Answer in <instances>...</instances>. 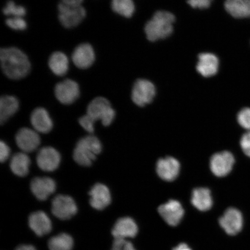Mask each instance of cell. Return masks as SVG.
<instances>
[{
	"label": "cell",
	"instance_id": "32",
	"mask_svg": "<svg viewBox=\"0 0 250 250\" xmlns=\"http://www.w3.org/2000/svg\"><path fill=\"white\" fill-rule=\"evenodd\" d=\"M95 123L96 122L87 114L83 115L79 119V123L81 126L90 133H92L95 131Z\"/></svg>",
	"mask_w": 250,
	"mask_h": 250
},
{
	"label": "cell",
	"instance_id": "6",
	"mask_svg": "<svg viewBox=\"0 0 250 250\" xmlns=\"http://www.w3.org/2000/svg\"><path fill=\"white\" fill-rule=\"evenodd\" d=\"M51 210L52 214L59 220H67L77 213L78 207L71 196L58 195L52 200Z\"/></svg>",
	"mask_w": 250,
	"mask_h": 250
},
{
	"label": "cell",
	"instance_id": "17",
	"mask_svg": "<svg viewBox=\"0 0 250 250\" xmlns=\"http://www.w3.org/2000/svg\"><path fill=\"white\" fill-rule=\"evenodd\" d=\"M56 188L55 181L49 177H36L30 184L31 192L41 201H46L55 192Z\"/></svg>",
	"mask_w": 250,
	"mask_h": 250
},
{
	"label": "cell",
	"instance_id": "23",
	"mask_svg": "<svg viewBox=\"0 0 250 250\" xmlns=\"http://www.w3.org/2000/svg\"><path fill=\"white\" fill-rule=\"evenodd\" d=\"M191 203L199 211H206L210 210L213 204L210 189L206 188H198L193 190Z\"/></svg>",
	"mask_w": 250,
	"mask_h": 250
},
{
	"label": "cell",
	"instance_id": "24",
	"mask_svg": "<svg viewBox=\"0 0 250 250\" xmlns=\"http://www.w3.org/2000/svg\"><path fill=\"white\" fill-rule=\"evenodd\" d=\"M224 6L228 13L234 18H250V0H226Z\"/></svg>",
	"mask_w": 250,
	"mask_h": 250
},
{
	"label": "cell",
	"instance_id": "12",
	"mask_svg": "<svg viewBox=\"0 0 250 250\" xmlns=\"http://www.w3.org/2000/svg\"><path fill=\"white\" fill-rule=\"evenodd\" d=\"M234 158L232 153L223 151L216 153L210 159V168L215 176L223 177L227 176L232 170Z\"/></svg>",
	"mask_w": 250,
	"mask_h": 250
},
{
	"label": "cell",
	"instance_id": "11",
	"mask_svg": "<svg viewBox=\"0 0 250 250\" xmlns=\"http://www.w3.org/2000/svg\"><path fill=\"white\" fill-rule=\"evenodd\" d=\"M158 212L166 223L171 227L177 226L184 215L183 206L176 200H170L159 206Z\"/></svg>",
	"mask_w": 250,
	"mask_h": 250
},
{
	"label": "cell",
	"instance_id": "26",
	"mask_svg": "<svg viewBox=\"0 0 250 250\" xmlns=\"http://www.w3.org/2000/svg\"><path fill=\"white\" fill-rule=\"evenodd\" d=\"M30 159L26 153L18 152L11 160L10 168L12 173L19 177L26 176L29 172Z\"/></svg>",
	"mask_w": 250,
	"mask_h": 250
},
{
	"label": "cell",
	"instance_id": "2",
	"mask_svg": "<svg viewBox=\"0 0 250 250\" xmlns=\"http://www.w3.org/2000/svg\"><path fill=\"white\" fill-rule=\"evenodd\" d=\"M174 21V16L170 12H156L146 24L145 32L148 40L155 42L169 36L173 32Z\"/></svg>",
	"mask_w": 250,
	"mask_h": 250
},
{
	"label": "cell",
	"instance_id": "20",
	"mask_svg": "<svg viewBox=\"0 0 250 250\" xmlns=\"http://www.w3.org/2000/svg\"><path fill=\"white\" fill-rule=\"evenodd\" d=\"M219 60L216 56L210 53H203L198 56L196 70L204 77L214 76L217 73Z\"/></svg>",
	"mask_w": 250,
	"mask_h": 250
},
{
	"label": "cell",
	"instance_id": "29",
	"mask_svg": "<svg viewBox=\"0 0 250 250\" xmlns=\"http://www.w3.org/2000/svg\"><path fill=\"white\" fill-rule=\"evenodd\" d=\"M2 13L9 18H23L27 14V10L24 6L18 5L12 1L9 0L2 8Z\"/></svg>",
	"mask_w": 250,
	"mask_h": 250
},
{
	"label": "cell",
	"instance_id": "30",
	"mask_svg": "<svg viewBox=\"0 0 250 250\" xmlns=\"http://www.w3.org/2000/svg\"><path fill=\"white\" fill-rule=\"evenodd\" d=\"M5 24L12 30L15 31H24L27 29V21L23 18H8L5 20Z\"/></svg>",
	"mask_w": 250,
	"mask_h": 250
},
{
	"label": "cell",
	"instance_id": "38",
	"mask_svg": "<svg viewBox=\"0 0 250 250\" xmlns=\"http://www.w3.org/2000/svg\"><path fill=\"white\" fill-rule=\"evenodd\" d=\"M15 250H37V249L33 245H22L17 247Z\"/></svg>",
	"mask_w": 250,
	"mask_h": 250
},
{
	"label": "cell",
	"instance_id": "39",
	"mask_svg": "<svg viewBox=\"0 0 250 250\" xmlns=\"http://www.w3.org/2000/svg\"><path fill=\"white\" fill-rule=\"evenodd\" d=\"M173 250H192L186 243H181L174 248Z\"/></svg>",
	"mask_w": 250,
	"mask_h": 250
},
{
	"label": "cell",
	"instance_id": "22",
	"mask_svg": "<svg viewBox=\"0 0 250 250\" xmlns=\"http://www.w3.org/2000/svg\"><path fill=\"white\" fill-rule=\"evenodd\" d=\"M48 66L55 76H64L69 70V59L64 52L55 51L49 56Z\"/></svg>",
	"mask_w": 250,
	"mask_h": 250
},
{
	"label": "cell",
	"instance_id": "21",
	"mask_svg": "<svg viewBox=\"0 0 250 250\" xmlns=\"http://www.w3.org/2000/svg\"><path fill=\"white\" fill-rule=\"evenodd\" d=\"M30 122L34 129L42 133L51 132L54 126L48 112L42 107L34 109L31 114Z\"/></svg>",
	"mask_w": 250,
	"mask_h": 250
},
{
	"label": "cell",
	"instance_id": "18",
	"mask_svg": "<svg viewBox=\"0 0 250 250\" xmlns=\"http://www.w3.org/2000/svg\"><path fill=\"white\" fill-rule=\"evenodd\" d=\"M180 170L179 162L170 156L159 159L156 164V172L165 181H174L179 176Z\"/></svg>",
	"mask_w": 250,
	"mask_h": 250
},
{
	"label": "cell",
	"instance_id": "7",
	"mask_svg": "<svg viewBox=\"0 0 250 250\" xmlns=\"http://www.w3.org/2000/svg\"><path fill=\"white\" fill-rule=\"evenodd\" d=\"M54 92L59 102L62 104L69 105L79 98L80 87L76 81L66 79L56 84Z\"/></svg>",
	"mask_w": 250,
	"mask_h": 250
},
{
	"label": "cell",
	"instance_id": "15",
	"mask_svg": "<svg viewBox=\"0 0 250 250\" xmlns=\"http://www.w3.org/2000/svg\"><path fill=\"white\" fill-rule=\"evenodd\" d=\"M16 143L21 151L29 153L35 151L40 145V136L37 131L29 128H21L15 137Z\"/></svg>",
	"mask_w": 250,
	"mask_h": 250
},
{
	"label": "cell",
	"instance_id": "19",
	"mask_svg": "<svg viewBox=\"0 0 250 250\" xmlns=\"http://www.w3.org/2000/svg\"><path fill=\"white\" fill-rule=\"evenodd\" d=\"M29 226L33 232L38 236H43L49 234L52 229L51 219L42 211L34 212L30 215Z\"/></svg>",
	"mask_w": 250,
	"mask_h": 250
},
{
	"label": "cell",
	"instance_id": "36",
	"mask_svg": "<svg viewBox=\"0 0 250 250\" xmlns=\"http://www.w3.org/2000/svg\"><path fill=\"white\" fill-rule=\"evenodd\" d=\"M11 150L5 142L1 141L0 143V161L3 163L5 162L10 155Z\"/></svg>",
	"mask_w": 250,
	"mask_h": 250
},
{
	"label": "cell",
	"instance_id": "31",
	"mask_svg": "<svg viewBox=\"0 0 250 250\" xmlns=\"http://www.w3.org/2000/svg\"><path fill=\"white\" fill-rule=\"evenodd\" d=\"M237 121L240 126L245 129L250 131V108H245L242 109L237 115Z\"/></svg>",
	"mask_w": 250,
	"mask_h": 250
},
{
	"label": "cell",
	"instance_id": "10",
	"mask_svg": "<svg viewBox=\"0 0 250 250\" xmlns=\"http://www.w3.org/2000/svg\"><path fill=\"white\" fill-rule=\"evenodd\" d=\"M219 224L225 232L230 236L236 235L242 230L243 217L238 209L230 208L219 219Z\"/></svg>",
	"mask_w": 250,
	"mask_h": 250
},
{
	"label": "cell",
	"instance_id": "37",
	"mask_svg": "<svg viewBox=\"0 0 250 250\" xmlns=\"http://www.w3.org/2000/svg\"><path fill=\"white\" fill-rule=\"evenodd\" d=\"M84 0H61L62 4L70 7H79L83 4Z\"/></svg>",
	"mask_w": 250,
	"mask_h": 250
},
{
	"label": "cell",
	"instance_id": "27",
	"mask_svg": "<svg viewBox=\"0 0 250 250\" xmlns=\"http://www.w3.org/2000/svg\"><path fill=\"white\" fill-rule=\"evenodd\" d=\"M74 239L69 234L61 233L51 237L48 242L49 250H72Z\"/></svg>",
	"mask_w": 250,
	"mask_h": 250
},
{
	"label": "cell",
	"instance_id": "34",
	"mask_svg": "<svg viewBox=\"0 0 250 250\" xmlns=\"http://www.w3.org/2000/svg\"><path fill=\"white\" fill-rule=\"evenodd\" d=\"M240 146L243 152L250 157V131L243 134L240 140Z\"/></svg>",
	"mask_w": 250,
	"mask_h": 250
},
{
	"label": "cell",
	"instance_id": "33",
	"mask_svg": "<svg viewBox=\"0 0 250 250\" xmlns=\"http://www.w3.org/2000/svg\"><path fill=\"white\" fill-rule=\"evenodd\" d=\"M111 250H137L127 240H114Z\"/></svg>",
	"mask_w": 250,
	"mask_h": 250
},
{
	"label": "cell",
	"instance_id": "9",
	"mask_svg": "<svg viewBox=\"0 0 250 250\" xmlns=\"http://www.w3.org/2000/svg\"><path fill=\"white\" fill-rule=\"evenodd\" d=\"M72 61L81 70L92 66L96 60V54L93 46L89 43H81L74 49L71 55Z\"/></svg>",
	"mask_w": 250,
	"mask_h": 250
},
{
	"label": "cell",
	"instance_id": "28",
	"mask_svg": "<svg viewBox=\"0 0 250 250\" xmlns=\"http://www.w3.org/2000/svg\"><path fill=\"white\" fill-rule=\"evenodd\" d=\"M111 7L115 13L127 18L132 17L135 11L133 0H111Z\"/></svg>",
	"mask_w": 250,
	"mask_h": 250
},
{
	"label": "cell",
	"instance_id": "8",
	"mask_svg": "<svg viewBox=\"0 0 250 250\" xmlns=\"http://www.w3.org/2000/svg\"><path fill=\"white\" fill-rule=\"evenodd\" d=\"M156 94L155 87L149 81L140 79L134 83L132 92L133 102L140 107H144L151 103Z\"/></svg>",
	"mask_w": 250,
	"mask_h": 250
},
{
	"label": "cell",
	"instance_id": "5",
	"mask_svg": "<svg viewBox=\"0 0 250 250\" xmlns=\"http://www.w3.org/2000/svg\"><path fill=\"white\" fill-rule=\"evenodd\" d=\"M58 20L62 27L72 29L83 22L86 17V11L83 5L70 7L60 2L58 5Z\"/></svg>",
	"mask_w": 250,
	"mask_h": 250
},
{
	"label": "cell",
	"instance_id": "4",
	"mask_svg": "<svg viewBox=\"0 0 250 250\" xmlns=\"http://www.w3.org/2000/svg\"><path fill=\"white\" fill-rule=\"evenodd\" d=\"M86 114L95 122L101 121L104 126H108L114 120L115 111L108 99L97 97L87 105Z\"/></svg>",
	"mask_w": 250,
	"mask_h": 250
},
{
	"label": "cell",
	"instance_id": "16",
	"mask_svg": "<svg viewBox=\"0 0 250 250\" xmlns=\"http://www.w3.org/2000/svg\"><path fill=\"white\" fill-rule=\"evenodd\" d=\"M90 206L97 210H103L111 204V195L108 188L104 184L97 183L89 193Z\"/></svg>",
	"mask_w": 250,
	"mask_h": 250
},
{
	"label": "cell",
	"instance_id": "3",
	"mask_svg": "<svg viewBox=\"0 0 250 250\" xmlns=\"http://www.w3.org/2000/svg\"><path fill=\"white\" fill-rule=\"evenodd\" d=\"M102 151V145L98 137L90 135L78 141L73 152L74 160L78 165L88 167Z\"/></svg>",
	"mask_w": 250,
	"mask_h": 250
},
{
	"label": "cell",
	"instance_id": "14",
	"mask_svg": "<svg viewBox=\"0 0 250 250\" xmlns=\"http://www.w3.org/2000/svg\"><path fill=\"white\" fill-rule=\"evenodd\" d=\"M139 232V228L132 218L125 217L118 219L111 231L114 240L134 238Z\"/></svg>",
	"mask_w": 250,
	"mask_h": 250
},
{
	"label": "cell",
	"instance_id": "1",
	"mask_svg": "<svg viewBox=\"0 0 250 250\" xmlns=\"http://www.w3.org/2000/svg\"><path fill=\"white\" fill-rule=\"evenodd\" d=\"M0 62L3 73L12 80L23 79L29 74L31 70L29 57L17 47L1 48L0 50Z\"/></svg>",
	"mask_w": 250,
	"mask_h": 250
},
{
	"label": "cell",
	"instance_id": "25",
	"mask_svg": "<svg viewBox=\"0 0 250 250\" xmlns=\"http://www.w3.org/2000/svg\"><path fill=\"white\" fill-rule=\"evenodd\" d=\"M20 102L14 96L4 95L0 99V122L3 124L18 111Z\"/></svg>",
	"mask_w": 250,
	"mask_h": 250
},
{
	"label": "cell",
	"instance_id": "35",
	"mask_svg": "<svg viewBox=\"0 0 250 250\" xmlns=\"http://www.w3.org/2000/svg\"><path fill=\"white\" fill-rule=\"evenodd\" d=\"M212 0H187L189 5L193 8L206 9L210 7Z\"/></svg>",
	"mask_w": 250,
	"mask_h": 250
},
{
	"label": "cell",
	"instance_id": "13",
	"mask_svg": "<svg viewBox=\"0 0 250 250\" xmlns=\"http://www.w3.org/2000/svg\"><path fill=\"white\" fill-rule=\"evenodd\" d=\"M36 161L41 169L45 171H54L60 165L61 156L54 148L45 146L39 151Z\"/></svg>",
	"mask_w": 250,
	"mask_h": 250
}]
</instances>
